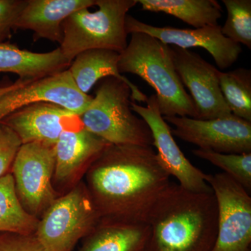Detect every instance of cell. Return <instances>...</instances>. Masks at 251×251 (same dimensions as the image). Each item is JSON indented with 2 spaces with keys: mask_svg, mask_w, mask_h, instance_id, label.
Wrapping results in <instances>:
<instances>
[{
  "mask_svg": "<svg viewBox=\"0 0 251 251\" xmlns=\"http://www.w3.org/2000/svg\"><path fill=\"white\" fill-rule=\"evenodd\" d=\"M85 176L100 219L126 222L147 223L171 184L151 147L108 145Z\"/></svg>",
  "mask_w": 251,
  "mask_h": 251,
  "instance_id": "1",
  "label": "cell"
},
{
  "mask_svg": "<svg viewBox=\"0 0 251 251\" xmlns=\"http://www.w3.org/2000/svg\"><path fill=\"white\" fill-rule=\"evenodd\" d=\"M147 251H211L218 229L213 191L193 192L171 184L149 214Z\"/></svg>",
  "mask_w": 251,
  "mask_h": 251,
  "instance_id": "2",
  "label": "cell"
},
{
  "mask_svg": "<svg viewBox=\"0 0 251 251\" xmlns=\"http://www.w3.org/2000/svg\"><path fill=\"white\" fill-rule=\"evenodd\" d=\"M130 34L120 53V74H135L152 87L162 116L197 119L195 104L175 69L171 46L145 33Z\"/></svg>",
  "mask_w": 251,
  "mask_h": 251,
  "instance_id": "3",
  "label": "cell"
},
{
  "mask_svg": "<svg viewBox=\"0 0 251 251\" xmlns=\"http://www.w3.org/2000/svg\"><path fill=\"white\" fill-rule=\"evenodd\" d=\"M129 86L115 77L99 81L95 97L79 116L82 126L114 145L151 147L153 137L146 122L130 107Z\"/></svg>",
  "mask_w": 251,
  "mask_h": 251,
  "instance_id": "4",
  "label": "cell"
},
{
  "mask_svg": "<svg viewBox=\"0 0 251 251\" xmlns=\"http://www.w3.org/2000/svg\"><path fill=\"white\" fill-rule=\"evenodd\" d=\"M138 0H96L97 11H75L62 24L63 38L59 49L68 62L93 49H105L121 53L126 48L128 33L126 18Z\"/></svg>",
  "mask_w": 251,
  "mask_h": 251,
  "instance_id": "5",
  "label": "cell"
},
{
  "mask_svg": "<svg viewBox=\"0 0 251 251\" xmlns=\"http://www.w3.org/2000/svg\"><path fill=\"white\" fill-rule=\"evenodd\" d=\"M100 217L85 182L59 196L39 219L34 235L46 251H72Z\"/></svg>",
  "mask_w": 251,
  "mask_h": 251,
  "instance_id": "6",
  "label": "cell"
},
{
  "mask_svg": "<svg viewBox=\"0 0 251 251\" xmlns=\"http://www.w3.org/2000/svg\"><path fill=\"white\" fill-rule=\"evenodd\" d=\"M54 166V147L36 143L21 145L11 166L18 197L38 219L59 197L52 185Z\"/></svg>",
  "mask_w": 251,
  "mask_h": 251,
  "instance_id": "7",
  "label": "cell"
},
{
  "mask_svg": "<svg viewBox=\"0 0 251 251\" xmlns=\"http://www.w3.org/2000/svg\"><path fill=\"white\" fill-rule=\"evenodd\" d=\"M218 208L217 237L211 251H251V197L225 173L206 174Z\"/></svg>",
  "mask_w": 251,
  "mask_h": 251,
  "instance_id": "8",
  "label": "cell"
},
{
  "mask_svg": "<svg viewBox=\"0 0 251 251\" xmlns=\"http://www.w3.org/2000/svg\"><path fill=\"white\" fill-rule=\"evenodd\" d=\"M173 136L221 153H251V122L235 115L203 120L188 117H163Z\"/></svg>",
  "mask_w": 251,
  "mask_h": 251,
  "instance_id": "9",
  "label": "cell"
},
{
  "mask_svg": "<svg viewBox=\"0 0 251 251\" xmlns=\"http://www.w3.org/2000/svg\"><path fill=\"white\" fill-rule=\"evenodd\" d=\"M146 106L131 101L130 107L148 124L153 137V145L156 148L157 158L165 171L176 177L179 185L193 192L212 191L206 183V174L193 166L180 150L172 134L171 128L162 116L155 94L147 99Z\"/></svg>",
  "mask_w": 251,
  "mask_h": 251,
  "instance_id": "10",
  "label": "cell"
},
{
  "mask_svg": "<svg viewBox=\"0 0 251 251\" xmlns=\"http://www.w3.org/2000/svg\"><path fill=\"white\" fill-rule=\"evenodd\" d=\"M171 48L175 69L183 85L189 91L198 120H213L232 115L221 92L220 70L196 52L176 46Z\"/></svg>",
  "mask_w": 251,
  "mask_h": 251,
  "instance_id": "11",
  "label": "cell"
},
{
  "mask_svg": "<svg viewBox=\"0 0 251 251\" xmlns=\"http://www.w3.org/2000/svg\"><path fill=\"white\" fill-rule=\"evenodd\" d=\"M92 98L77 88L67 69L39 80L24 81L0 95V122L18 109L41 101L57 104L80 116Z\"/></svg>",
  "mask_w": 251,
  "mask_h": 251,
  "instance_id": "12",
  "label": "cell"
},
{
  "mask_svg": "<svg viewBox=\"0 0 251 251\" xmlns=\"http://www.w3.org/2000/svg\"><path fill=\"white\" fill-rule=\"evenodd\" d=\"M125 26L128 34L145 33L169 46L186 50L190 48L205 49L212 56L221 70L232 67L242 52L240 44L226 37L219 25L198 29H179L169 26L156 27L142 22L128 14L126 18Z\"/></svg>",
  "mask_w": 251,
  "mask_h": 251,
  "instance_id": "13",
  "label": "cell"
},
{
  "mask_svg": "<svg viewBox=\"0 0 251 251\" xmlns=\"http://www.w3.org/2000/svg\"><path fill=\"white\" fill-rule=\"evenodd\" d=\"M23 144L36 143L54 147L68 130L82 126L80 117L60 105L36 102L18 109L1 120Z\"/></svg>",
  "mask_w": 251,
  "mask_h": 251,
  "instance_id": "14",
  "label": "cell"
},
{
  "mask_svg": "<svg viewBox=\"0 0 251 251\" xmlns=\"http://www.w3.org/2000/svg\"><path fill=\"white\" fill-rule=\"evenodd\" d=\"M110 145L83 126L64 131L54 146L52 185L58 196L76 186L92 163Z\"/></svg>",
  "mask_w": 251,
  "mask_h": 251,
  "instance_id": "15",
  "label": "cell"
},
{
  "mask_svg": "<svg viewBox=\"0 0 251 251\" xmlns=\"http://www.w3.org/2000/svg\"><path fill=\"white\" fill-rule=\"evenodd\" d=\"M95 4L96 0H27L15 23L14 30L32 31L34 41L47 39L61 44L64 21L75 11Z\"/></svg>",
  "mask_w": 251,
  "mask_h": 251,
  "instance_id": "16",
  "label": "cell"
},
{
  "mask_svg": "<svg viewBox=\"0 0 251 251\" xmlns=\"http://www.w3.org/2000/svg\"><path fill=\"white\" fill-rule=\"evenodd\" d=\"M120 53L105 49H93L77 54L68 71L77 88L88 94L99 81L107 77H115L126 82L130 89V99L137 103H146L148 97L119 71Z\"/></svg>",
  "mask_w": 251,
  "mask_h": 251,
  "instance_id": "17",
  "label": "cell"
},
{
  "mask_svg": "<svg viewBox=\"0 0 251 251\" xmlns=\"http://www.w3.org/2000/svg\"><path fill=\"white\" fill-rule=\"evenodd\" d=\"M150 234L147 223L100 219L77 251H147Z\"/></svg>",
  "mask_w": 251,
  "mask_h": 251,
  "instance_id": "18",
  "label": "cell"
},
{
  "mask_svg": "<svg viewBox=\"0 0 251 251\" xmlns=\"http://www.w3.org/2000/svg\"><path fill=\"white\" fill-rule=\"evenodd\" d=\"M70 64L59 48L39 53L10 43L0 44V73L17 74L21 80L34 81L50 76L67 70Z\"/></svg>",
  "mask_w": 251,
  "mask_h": 251,
  "instance_id": "19",
  "label": "cell"
},
{
  "mask_svg": "<svg viewBox=\"0 0 251 251\" xmlns=\"http://www.w3.org/2000/svg\"><path fill=\"white\" fill-rule=\"evenodd\" d=\"M138 4L143 11L171 15L195 29L218 25L224 13L216 0H138Z\"/></svg>",
  "mask_w": 251,
  "mask_h": 251,
  "instance_id": "20",
  "label": "cell"
},
{
  "mask_svg": "<svg viewBox=\"0 0 251 251\" xmlns=\"http://www.w3.org/2000/svg\"><path fill=\"white\" fill-rule=\"evenodd\" d=\"M39 219L23 207L11 173L0 178V233L34 234Z\"/></svg>",
  "mask_w": 251,
  "mask_h": 251,
  "instance_id": "21",
  "label": "cell"
},
{
  "mask_svg": "<svg viewBox=\"0 0 251 251\" xmlns=\"http://www.w3.org/2000/svg\"><path fill=\"white\" fill-rule=\"evenodd\" d=\"M220 87L232 115L251 122V71L239 68L220 71Z\"/></svg>",
  "mask_w": 251,
  "mask_h": 251,
  "instance_id": "22",
  "label": "cell"
},
{
  "mask_svg": "<svg viewBox=\"0 0 251 251\" xmlns=\"http://www.w3.org/2000/svg\"><path fill=\"white\" fill-rule=\"evenodd\" d=\"M192 153L224 171L249 193L251 190V153H221L196 149Z\"/></svg>",
  "mask_w": 251,
  "mask_h": 251,
  "instance_id": "23",
  "label": "cell"
},
{
  "mask_svg": "<svg viewBox=\"0 0 251 251\" xmlns=\"http://www.w3.org/2000/svg\"><path fill=\"white\" fill-rule=\"evenodd\" d=\"M227 18L221 31L226 37L251 49V0H223Z\"/></svg>",
  "mask_w": 251,
  "mask_h": 251,
  "instance_id": "24",
  "label": "cell"
},
{
  "mask_svg": "<svg viewBox=\"0 0 251 251\" xmlns=\"http://www.w3.org/2000/svg\"><path fill=\"white\" fill-rule=\"evenodd\" d=\"M21 145V140L14 132L0 123V178L9 173Z\"/></svg>",
  "mask_w": 251,
  "mask_h": 251,
  "instance_id": "25",
  "label": "cell"
},
{
  "mask_svg": "<svg viewBox=\"0 0 251 251\" xmlns=\"http://www.w3.org/2000/svg\"><path fill=\"white\" fill-rule=\"evenodd\" d=\"M27 0H0V44L6 42Z\"/></svg>",
  "mask_w": 251,
  "mask_h": 251,
  "instance_id": "26",
  "label": "cell"
},
{
  "mask_svg": "<svg viewBox=\"0 0 251 251\" xmlns=\"http://www.w3.org/2000/svg\"><path fill=\"white\" fill-rule=\"evenodd\" d=\"M0 251H46L34 234H0Z\"/></svg>",
  "mask_w": 251,
  "mask_h": 251,
  "instance_id": "27",
  "label": "cell"
},
{
  "mask_svg": "<svg viewBox=\"0 0 251 251\" xmlns=\"http://www.w3.org/2000/svg\"><path fill=\"white\" fill-rule=\"evenodd\" d=\"M24 81L26 80H21V79H18L16 82H15L14 83L12 84L11 85L6 86V87H0V95L6 93V92H9V91L12 90L13 89L17 87V86L19 85L20 84L22 83Z\"/></svg>",
  "mask_w": 251,
  "mask_h": 251,
  "instance_id": "28",
  "label": "cell"
}]
</instances>
